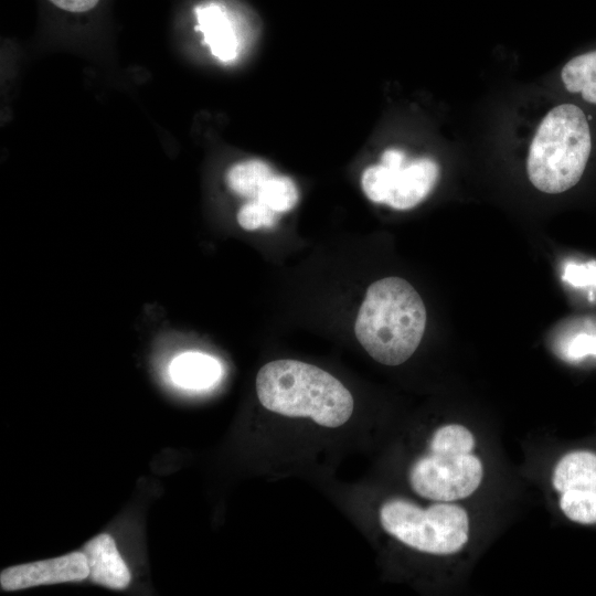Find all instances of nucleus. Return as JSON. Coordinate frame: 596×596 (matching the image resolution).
<instances>
[{
    "mask_svg": "<svg viewBox=\"0 0 596 596\" xmlns=\"http://www.w3.org/2000/svg\"><path fill=\"white\" fill-rule=\"evenodd\" d=\"M426 319V308L416 289L403 278L387 277L369 286L354 333L371 358L395 366L418 348Z\"/></svg>",
    "mask_w": 596,
    "mask_h": 596,
    "instance_id": "obj_1",
    "label": "nucleus"
},
{
    "mask_svg": "<svg viewBox=\"0 0 596 596\" xmlns=\"http://www.w3.org/2000/svg\"><path fill=\"white\" fill-rule=\"evenodd\" d=\"M592 119L575 103L553 107L542 119L531 141L526 171L531 183L549 194L576 188L594 155Z\"/></svg>",
    "mask_w": 596,
    "mask_h": 596,
    "instance_id": "obj_2",
    "label": "nucleus"
},
{
    "mask_svg": "<svg viewBox=\"0 0 596 596\" xmlns=\"http://www.w3.org/2000/svg\"><path fill=\"white\" fill-rule=\"evenodd\" d=\"M260 404L288 417H309L324 427H339L352 415L349 390L327 371L297 360L266 363L257 373Z\"/></svg>",
    "mask_w": 596,
    "mask_h": 596,
    "instance_id": "obj_3",
    "label": "nucleus"
},
{
    "mask_svg": "<svg viewBox=\"0 0 596 596\" xmlns=\"http://www.w3.org/2000/svg\"><path fill=\"white\" fill-rule=\"evenodd\" d=\"M475 446V436L465 425L438 427L427 451L409 469L413 491L435 502H455L471 496L483 479V466L473 454Z\"/></svg>",
    "mask_w": 596,
    "mask_h": 596,
    "instance_id": "obj_4",
    "label": "nucleus"
},
{
    "mask_svg": "<svg viewBox=\"0 0 596 596\" xmlns=\"http://www.w3.org/2000/svg\"><path fill=\"white\" fill-rule=\"evenodd\" d=\"M379 517L386 533L427 554L458 553L469 539L468 513L451 502L422 508L407 499L392 498L381 505Z\"/></svg>",
    "mask_w": 596,
    "mask_h": 596,
    "instance_id": "obj_5",
    "label": "nucleus"
},
{
    "mask_svg": "<svg viewBox=\"0 0 596 596\" xmlns=\"http://www.w3.org/2000/svg\"><path fill=\"white\" fill-rule=\"evenodd\" d=\"M438 175L439 167L433 159L408 160L404 151L392 148L383 152L381 163L363 171L361 185L372 202L408 210L430 193Z\"/></svg>",
    "mask_w": 596,
    "mask_h": 596,
    "instance_id": "obj_6",
    "label": "nucleus"
},
{
    "mask_svg": "<svg viewBox=\"0 0 596 596\" xmlns=\"http://www.w3.org/2000/svg\"><path fill=\"white\" fill-rule=\"evenodd\" d=\"M552 486L558 507L572 522L596 524V453L573 450L555 464Z\"/></svg>",
    "mask_w": 596,
    "mask_h": 596,
    "instance_id": "obj_7",
    "label": "nucleus"
},
{
    "mask_svg": "<svg viewBox=\"0 0 596 596\" xmlns=\"http://www.w3.org/2000/svg\"><path fill=\"white\" fill-rule=\"evenodd\" d=\"M89 568L82 551L57 557L13 565L0 574L2 590L11 592L40 585L81 582L88 578Z\"/></svg>",
    "mask_w": 596,
    "mask_h": 596,
    "instance_id": "obj_8",
    "label": "nucleus"
},
{
    "mask_svg": "<svg viewBox=\"0 0 596 596\" xmlns=\"http://www.w3.org/2000/svg\"><path fill=\"white\" fill-rule=\"evenodd\" d=\"M89 568L88 578L111 589H125L131 574L119 554L115 540L108 533H100L87 541L81 550Z\"/></svg>",
    "mask_w": 596,
    "mask_h": 596,
    "instance_id": "obj_9",
    "label": "nucleus"
},
{
    "mask_svg": "<svg viewBox=\"0 0 596 596\" xmlns=\"http://www.w3.org/2000/svg\"><path fill=\"white\" fill-rule=\"evenodd\" d=\"M196 29L204 36V42L211 53L223 62H230L237 56L238 40L235 28L222 7L215 3L198 7Z\"/></svg>",
    "mask_w": 596,
    "mask_h": 596,
    "instance_id": "obj_10",
    "label": "nucleus"
},
{
    "mask_svg": "<svg viewBox=\"0 0 596 596\" xmlns=\"http://www.w3.org/2000/svg\"><path fill=\"white\" fill-rule=\"evenodd\" d=\"M173 382L188 390H205L216 384L222 375L217 359L202 352H184L170 365Z\"/></svg>",
    "mask_w": 596,
    "mask_h": 596,
    "instance_id": "obj_11",
    "label": "nucleus"
},
{
    "mask_svg": "<svg viewBox=\"0 0 596 596\" xmlns=\"http://www.w3.org/2000/svg\"><path fill=\"white\" fill-rule=\"evenodd\" d=\"M560 78L570 95L596 108V47L571 57L561 68Z\"/></svg>",
    "mask_w": 596,
    "mask_h": 596,
    "instance_id": "obj_12",
    "label": "nucleus"
},
{
    "mask_svg": "<svg viewBox=\"0 0 596 596\" xmlns=\"http://www.w3.org/2000/svg\"><path fill=\"white\" fill-rule=\"evenodd\" d=\"M561 348L570 361L596 359V315L566 319L561 326Z\"/></svg>",
    "mask_w": 596,
    "mask_h": 596,
    "instance_id": "obj_13",
    "label": "nucleus"
},
{
    "mask_svg": "<svg viewBox=\"0 0 596 596\" xmlns=\"http://www.w3.org/2000/svg\"><path fill=\"white\" fill-rule=\"evenodd\" d=\"M275 173L264 161L251 159L233 164L226 172V184L232 192L249 200H255Z\"/></svg>",
    "mask_w": 596,
    "mask_h": 596,
    "instance_id": "obj_14",
    "label": "nucleus"
},
{
    "mask_svg": "<svg viewBox=\"0 0 596 596\" xmlns=\"http://www.w3.org/2000/svg\"><path fill=\"white\" fill-rule=\"evenodd\" d=\"M255 200L277 213H284L297 204L298 191L290 178L274 174L266 181Z\"/></svg>",
    "mask_w": 596,
    "mask_h": 596,
    "instance_id": "obj_15",
    "label": "nucleus"
},
{
    "mask_svg": "<svg viewBox=\"0 0 596 596\" xmlns=\"http://www.w3.org/2000/svg\"><path fill=\"white\" fill-rule=\"evenodd\" d=\"M562 277L573 290L584 294L586 301L596 304V259L568 260Z\"/></svg>",
    "mask_w": 596,
    "mask_h": 596,
    "instance_id": "obj_16",
    "label": "nucleus"
},
{
    "mask_svg": "<svg viewBox=\"0 0 596 596\" xmlns=\"http://www.w3.org/2000/svg\"><path fill=\"white\" fill-rule=\"evenodd\" d=\"M236 219L242 228L254 231L274 226L278 220V213L256 200H249L241 206Z\"/></svg>",
    "mask_w": 596,
    "mask_h": 596,
    "instance_id": "obj_17",
    "label": "nucleus"
},
{
    "mask_svg": "<svg viewBox=\"0 0 596 596\" xmlns=\"http://www.w3.org/2000/svg\"><path fill=\"white\" fill-rule=\"evenodd\" d=\"M57 8L74 12H87L95 8L99 0H50Z\"/></svg>",
    "mask_w": 596,
    "mask_h": 596,
    "instance_id": "obj_18",
    "label": "nucleus"
}]
</instances>
